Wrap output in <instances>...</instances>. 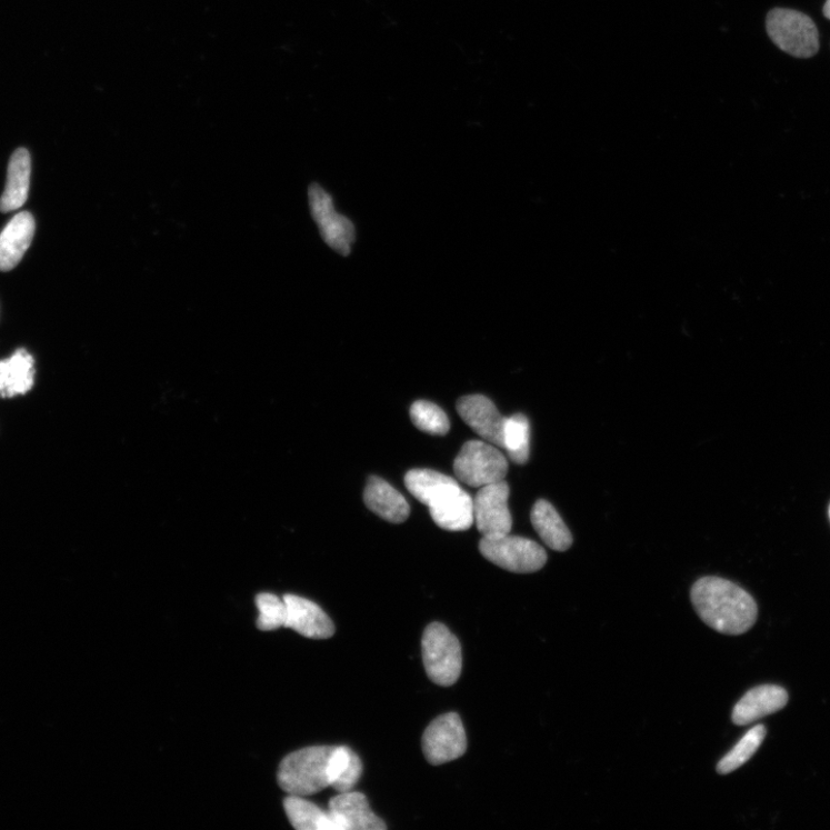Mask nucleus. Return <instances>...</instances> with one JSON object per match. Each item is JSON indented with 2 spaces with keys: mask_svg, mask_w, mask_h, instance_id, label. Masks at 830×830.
I'll return each mask as SVG.
<instances>
[{
  "mask_svg": "<svg viewBox=\"0 0 830 830\" xmlns=\"http://www.w3.org/2000/svg\"><path fill=\"white\" fill-rule=\"evenodd\" d=\"M691 601L701 621L723 634H743L757 622L758 606L752 596L720 577L697 580Z\"/></svg>",
  "mask_w": 830,
  "mask_h": 830,
  "instance_id": "nucleus-1",
  "label": "nucleus"
},
{
  "mask_svg": "<svg viewBox=\"0 0 830 830\" xmlns=\"http://www.w3.org/2000/svg\"><path fill=\"white\" fill-rule=\"evenodd\" d=\"M406 486L418 501L429 508L439 528L460 532L473 526V499L451 477L418 469L407 474Z\"/></svg>",
  "mask_w": 830,
  "mask_h": 830,
  "instance_id": "nucleus-2",
  "label": "nucleus"
},
{
  "mask_svg": "<svg viewBox=\"0 0 830 830\" xmlns=\"http://www.w3.org/2000/svg\"><path fill=\"white\" fill-rule=\"evenodd\" d=\"M333 748L310 747L287 756L280 764V787L289 794L302 797L330 787L328 764Z\"/></svg>",
  "mask_w": 830,
  "mask_h": 830,
  "instance_id": "nucleus-3",
  "label": "nucleus"
},
{
  "mask_svg": "<svg viewBox=\"0 0 830 830\" xmlns=\"http://www.w3.org/2000/svg\"><path fill=\"white\" fill-rule=\"evenodd\" d=\"M422 659L430 681L451 687L463 669V653L457 637L441 623L429 624L421 641Z\"/></svg>",
  "mask_w": 830,
  "mask_h": 830,
  "instance_id": "nucleus-4",
  "label": "nucleus"
},
{
  "mask_svg": "<svg viewBox=\"0 0 830 830\" xmlns=\"http://www.w3.org/2000/svg\"><path fill=\"white\" fill-rule=\"evenodd\" d=\"M766 27L772 41L796 58H811L819 51L817 26L804 13L774 9L768 13Z\"/></svg>",
  "mask_w": 830,
  "mask_h": 830,
  "instance_id": "nucleus-5",
  "label": "nucleus"
},
{
  "mask_svg": "<svg viewBox=\"0 0 830 830\" xmlns=\"http://www.w3.org/2000/svg\"><path fill=\"white\" fill-rule=\"evenodd\" d=\"M509 464L502 452L482 441H469L454 459L453 471L458 480L474 488L503 481Z\"/></svg>",
  "mask_w": 830,
  "mask_h": 830,
  "instance_id": "nucleus-6",
  "label": "nucleus"
},
{
  "mask_svg": "<svg viewBox=\"0 0 830 830\" xmlns=\"http://www.w3.org/2000/svg\"><path fill=\"white\" fill-rule=\"evenodd\" d=\"M482 557L489 562L513 573H533L541 570L547 561V551L536 541L511 537H483L479 543Z\"/></svg>",
  "mask_w": 830,
  "mask_h": 830,
  "instance_id": "nucleus-7",
  "label": "nucleus"
},
{
  "mask_svg": "<svg viewBox=\"0 0 830 830\" xmlns=\"http://www.w3.org/2000/svg\"><path fill=\"white\" fill-rule=\"evenodd\" d=\"M468 737L460 717L447 713L430 723L422 737V751L429 763L440 766L464 756Z\"/></svg>",
  "mask_w": 830,
  "mask_h": 830,
  "instance_id": "nucleus-8",
  "label": "nucleus"
},
{
  "mask_svg": "<svg viewBox=\"0 0 830 830\" xmlns=\"http://www.w3.org/2000/svg\"><path fill=\"white\" fill-rule=\"evenodd\" d=\"M312 217L330 249L348 257L356 240V229L350 220L334 210L331 197L318 183L309 190Z\"/></svg>",
  "mask_w": 830,
  "mask_h": 830,
  "instance_id": "nucleus-9",
  "label": "nucleus"
},
{
  "mask_svg": "<svg viewBox=\"0 0 830 830\" xmlns=\"http://www.w3.org/2000/svg\"><path fill=\"white\" fill-rule=\"evenodd\" d=\"M510 487L500 481L481 487L473 499L474 521L479 532L487 538H498L510 534L512 516L508 501Z\"/></svg>",
  "mask_w": 830,
  "mask_h": 830,
  "instance_id": "nucleus-10",
  "label": "nucleus"
},
{
  "mask_svg": "<svg viewBox=\"0 0 830 830\" xmlns=\"http://www.w3.org/2000/svg\"><path fill=\"white\" fill-rule=\"evenodd\" d=\"M457 411L484 441L504 449L507 418L502 417L496 404L482 394L461 397Z\"/></svg>",
  "mask_w": 830,
  "mask_h": 830,
  "instance_id": "nucleus-11",
  "label": "nucleus"
},
{
  "mask_svg": "<svg viewBox=\"0 0 830 830\" xmlns=\"http://www.w3.org/2000/svg\"><path fill=\"white\" fill-rule=\"evenodd\" d=\"M329 812L338 830H384L387 824L374 814L361 792H341L330 799Z\"/></svg>",
  "mask_w": 830,
  "mask_h": 830,
  "instance_id": "nucleus-12",
  "label": "nucleus"
},
{
  "mask_svg": "<svg viewBox=\"0 0 830 830\" xmlns=\"http://www.w3.org/2000/svg\"><path fill=\"white\" fill-rule=\"evenodd\" d=\"M283 599L287 606L284 628L316 640L329 639L334 634V624L320 606L293 594Z\"/></svg>",
  "mask_w": 830,
  "mask_h": 830,
  "instance_id": "nucleus-13",
  "label": "nucleus"
},
{
  "mask_svg": "<svg viewBox=\"0 0 830 830\" xmlns=\"http://www.w3.org/2000/svg\"><path fill=\"white\" fill-rule=\"evenodd\" d=\"M788 700V692L781 687H757L737 702L731 720L736 726H749L781 711L787 706Z\"/></svg>",
  "mask_w": 830,
  "mask_h": 830,
  "instance_id": "nucleus-14",
  "label": "nucleus"
},
{
  "mask_svg": "<svg viewBox=\"0 0 830 830\" xmlns=\"http://www.w3.org/2000/svg\"><path fill=\"white\" fill-rule=\"evenodd\" d=\"M366 507L392 524H402L411 512L406 498L379 477L368 479L363 491Z\"/></svg>",
  "mask_w": 830,
  "mask_h": 830,
  "instance_id": "nucleus-15",
  "label": "nucleus"
},
{
  "mask_svg": "<svg viewBox=\"0 0 830 830\" xmlns=\"http://www.w3.org/2000/svg\"><path fill=\"white\" fill-rule=\"evenodd\" d=\"M36 234L32 213L23 211L0 233V271H10L22 260Z\"/></svg>",
  "mask_w": 830,
  "mask_h": 830,
  "instance_id": "nucleus-16",
  "label": "nucleus"
},
{
  "mask_svg": "<svg viewBox=\"0 0 830 830\" xmlns=\"http://www.w3.org/2000/svg\"><path fill=\"white\" fill-rule=\"evenodd\" d=\"M36 382V361L23 349L11 358L0 360V398H13L32 390Z\"/></svg>",
  "mask_w": 830,
  "mask_h": 830,
  "instance_id": "nucleus-17",
  "label": "nucleus"
},
{
  "mask_svg": "<svg viewBox=\"0 0 830 830\" xmlns=\"http://www.w3.org/2000/svg\"><path fill=\"white\" fill-rule=\"evenodd\" d=\"M531 521L541 540L552 550L567 551L573 538L564 520L551 503L539 500L532 508Z\"/></svg>",
  "mask_w": 830,
  "mask_h": 830,
  "instance_id": "nucleus-18",
  "label": "nucleus"
},
{
  "mask_svg": "<svg viewBox=\"0 0 830 830\" xmlns=\"http://www.w3.org/2000/svg\"><path fill=\"white\" fill-rule=\"evenodd\" d=\"M32 161L27 149L14 151L8 170L7 188L0 199V211L11 212L21 208L28 199Z\"/></svg>",
  "mask_w": 830,
  "mask_h": 830,
  "instance_id": "nucleus-19",
  "label": "nucleus"
},
{
  "mask_svg": "<svg viewBox=\"0 0 830 830\" xmlns=\"http://www.w3.org/2000/svg\"><path fill=\"white\" fill-rule=\"evenodd\" d=\"M362 774L359 756L348 747H334L328 764L330 787L337 792L351 791Z\"/></svg>",
  "mask_w": 830,
  "mask_h": 830,
  "instance_id": "nucleus-20",
  "label": "nucleus"
},
{
  "mask_svg": "<svg viewBox=\"0 0 830 830\" xmlns=\"http://www.w3.org/2000/svg\"><path fill=\"white\" fill-rule=\"evenodd\" d=\"M284 808L292 826L298 830H338L333 817L302 796L290 794Z\"/></svg>",
  "mask_w": 830,
  "mask_h": 830,
  "instance_id": "nucleus-21",
  "label": "nucleus"
},
{
  "mask_svg": "<svg viewBox=\"0 0 830 830\" xmlns=\"http://www.w3.org/2000/svg\"><path fill=\"white\" fill-rule=\"evenodd\" d=\"M530 421L524 414L507 418L504 433V449L510 459L518 466H524L530 459Z\"/></svg>",
  "mask_w": 830,
  "mask_h": 830,
  "instance_id": "nucleus-22",
  "label": "nucleus"
},
{
  "mask_svg": "<svg viewBox=\"0 0 830 830\" xmlns=\"http://www.w3.org/2000/svg\"><path fill=\"white\" fill-rule=\"evenodd\" d=\"M766 728L759 724L749 730L742 740L718 763L720 776H728L747 763L764 741Z\"/></svg>",
  "mask_w": 830,
  "mask_h": 830,
  "instance_id": "nucleus-23",
  "label": "nucleus"
},
{
  "mask_svg": "<svg viewBox=\"0 0 830 830\" xmlns=\"http://www.w3.org/2000/svg\"><path fill=\"white\" fill-rule=\"evenodd\" d=\"M413 424L430 436H447L450 430V421L447 414L437 404L428 401L416 402L410 410Z\"/></svg>",
  "mask_w": 830,
  "mask_h": 830,
  "instance_id": "nucleus-24",
  "label": "nucleus"
},
{
  "mask_svg": "<svg viewBox=\"0 0 830 830\" xmlns=\"http://www.w3.org/2000/svg\"><path fill=\"white\" fill-rule=\"evenodd\" d=\"M259 609L258 628L261 631H274L284 628L287 606L284 599L271 593H261L257 598Z\"/></svg>",
  "mask_w": 830,
  "mask_h": 830,
  "instance_id": "nucleus-25",
  "label": "nucleus"
},
{
  "mask_svg": "<svg viewBox=\"0 0 830 830\" xmlns=\"http://www.w3.org/2000/svg\"><path fill=\"white\" fill-rule=\"evenodd\" d=\"M823 16L830 20V0H827L823 7Z\"/></svg>",
  "mask_w": 830,
  "mask_h": 830,
  "instance_id": "nucleus-26",
  "label": "nucleus"
},
{
  "mask_svg": "<svg viewBox=\"0 0 830 830\" xmlns=\"http://www.w3.org/2000/svg\"><path fill=\"white\" fill-rule=\"evenodd\" d=\"M829 519H830V506H829Z\"/></svg>",
  "mask_w": 830,
  "mask_h": 830,
  "instance_id": "nucleus-27",
  "label": "nucleus"
}]
</instances>
